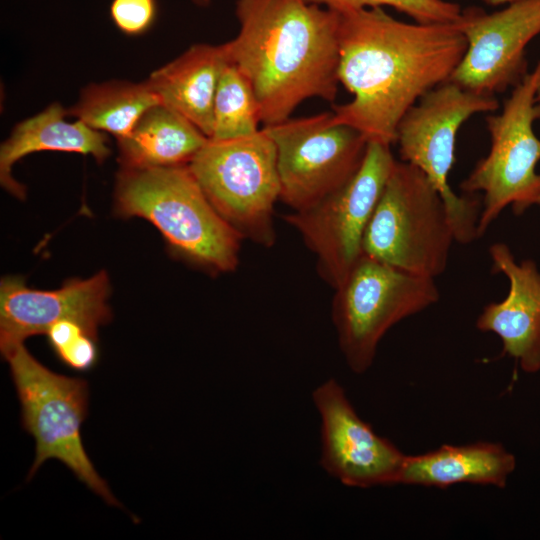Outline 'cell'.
Masks as SVG:
<instances>
[{"instance_id": "10", "label": "cell", "mask_w": 540, "mask_h": 540, "mask_svg": "<svg viewBox=\"0 0 540 540\" xmlns=\"http://www.w3.org/2000/svg\"><path fill=\"white\" fill-rule=\"evenodd\" d=\"M390 145L369 142L364 160L342 187L284 220L314 253L321 278L336 289L362 256V242L377 201L396 163Z\"/></svg>"}, {"instance_id": "27", "label": "cell", "mask_w": 540, "mask_h": 540, "mask_svg": "<svg viewBox=\"0 0 540 540\" xmlns=\"http://www.w3.org/2000/svg\"><path fill=\"white\" fill-rule=\"evenodd\" d=\"M536 100L538 103H540V80H539L537 91H536Z\"/></svg>"}, {"instance_id": "9", "label": "cell", "mask_w": 540, "mask_h": 540, "mask_svg": "<svg viewBox=\"0 0 540 540\" xmlns=\"http://www.w3.org/2000/svg\"><path fill=\"white\" fill-rule=\"evenodd\" d=\"M332 321L340 350L358 374L372 365L386 332L440 298L434 278L415 275L364 254L336 288Z\"/></svg>"}, {"instance_id": "5", "label": "cell", "mask_w": 540, "mask_h": 540, "mask_svg": "<svg viewBox=\"0 0 540 540\" xmlns=\"http://www.w3.org/2000/svg\"><path fill=\"white\" fill-rule=\"evenodd\" d=\"M188 166L212 206L244 240L266 248L275 244L274 206L281 186L276 147L265 127L233 139L208 138Z\"/></svg>"}, {"instance_id": "14", "label": "cell", "mask_w": 540, "mask_h": 540, "mask_svg": "<svg viewBox=\"0 0 540 540\" xmlns=\"http://www.w3.org/2000/svg\"><path fill=\"white\" fill-rule=\"evenodd\" d=\"M108 274L67 280L55 290L33 289L18 276L0 282V350L6 356L33 335L46 334L58 321L73 320L97 337L112 318Z\"/></svg>"}, {"instance_id": "1", "label": "cell", "mask_w": 540, "mask_h": 540, "mask_svg": "<svg viewBox=\"0 0 540 540\" xmlns=\"http://www.w3.org/2000/svg\"><path fill=\"white\" fill-rule=\"evenodd\" d=\"M338 13V79L353 98L334 107V119L391 146L403 115L449 80L467 40L458 22L406 23L382 7Z\"/></svg>"}, {"instance_id": "17", "label": "cell", "mask_w": 540, "mask_h": 540, "mask_svg": "<svg viewBox=\"0 0 540 540\" xmlns=\"http://www.w3.org/2000/svg\"><path fill=\"white\" fill-rule=\"evenodd\" d=\"M228 62L225 44H194L155 70L147 81L161 104L179 112L210 138L215 94Z\"/></svg>"}, {"instance_id": "22", "label": "cell", "mask_w": 540, "mask_h": 540, "mask_svg": "<svg viewBox=\"0 0 540 540\" xmlns=\"http://www.w3.org/2000/svg\"><path fill=\"white\" fill-rule=\"evenodd\" d=\"M310 3L345 12L363 8L392 7L421 24L452 23L459 17V4L446 0H307Z\"/></svg>"}, {"instance_id": "11", "label": "cell", "mask_w": 540, "mask_h": 540, "mask_svg": "<svg viewBox=\"0 0 540 540\" xmlns=\"http://www.w3.org/2000/svg\"><path fill=\"white\" fill-rule=\"evenodd\" d=\"M263 127L276 147L280 200L292 211L317 204L348 182L369 143L357 129L337 122L332 112Z\"/></svg>"}, {"instance_id": "12", "label": "cell", "mask_w": 540, "mask_h": 540, "mask_svg": "<svg viewBox=\"0 0 540 540\" xmlns=\"http://www.w3.org/2000/svg\"><path fill=\"white\" fill-rule=\"evenodd\" d=\"M458 27L467 49L449 81L495 96L527 74L525 49L540 34V0H519L493 13L470 7L462 11Z\"/></svg>"}, {"instance_id": "23", "label": "cell", "mask_w": 540, "mask_h": 540, "mask_svg": "<svg viewBox=\"0 0 540 540\" xmlns=\"http://www.w3.org/2000/svg\"><path fill=\"white\" fill-rule=\"evenodd\" d=\"M58 358L73 370H90L98 360L97 337L73 320H61L46 333Z\"/></svg>"}, {"instance_id": "13", "label": "cell", "mask_w": 540, "mask_h": 540, "mask_svg": "<svg viewBox=\"0 0 540 540\" xmlns=\"http://www.w3.org/2000/svg\"><path fill=\"white\" fill-rule=\"evenodd\" d=\"M312 397L321 418L323 469L349 487L398 484L406 455L357 414L343 387L329 379Z\"/></svg>"}, {"instance_id": "7", "label": "cell", "mask_w": 540, "mask_h": 540, "mask_svg": "<svg viewBox=\"0 0 540 540\" xmlns=\"http://www.w3.org/2000/svg\"><path fill=\"white\" fill-rule=\"evenodd\" d=\"M539 80L540 62L513 88L501 113L486 118L490 150L460 184L464 193H482L479 237L506 207L521 215L540 205V139L533 131L540 119Z\"/></svg>"}, {"instance_id": "25", "label": "cell", "mask_w": 540, "mask_h": 540, "mask_svg": "<svg viewBox=\"0 0 540 540\" xmlns=\"http://www.w3.org/2000/svg\"><path fill=\"white\" fill-rule=\"evenodd\" d=\"M481 1L490 6H498L502 4H510L519 0H481Z\"/></svg>"}, {"instance_id": "20", "label": "cell", "mask_w": 540, "mask_h": 540, "mask_svg": "<svg viewBox=\"0 0 540 540\" xmlns=\"http://www.w3.org/2000/svg\"><path fill=\"white\" fill-rule=\"evenodd\" d=\"M159 103L158 95L147 80L141 83L109 81L85 87L77 103L67 110L89 127L119 140L132 131L148 109Z\"/></svg>"}, {"instance_id": "16", "label": "cell", "mask_w": 540, "mask_h": 540, "mask_svg": "<svg viewBox=\"0 0 540 540\" xmlns=\"http://www.w3.org/2000/svg\"><path fill=\"white\" fill-rule=\"evenodd\" d=\"M68 110L59 103L18 123L0 147V182L13 196L25 198V187L12 176V167L24 156L39 151L72 152L92 155L102 163L111 150L106 133L84 122H68Z\"/></svg>"}, {"instance_id": "8", "label": "cell", "mask_w": 540, "mask_h": 540, "mask_svg": "<svg viewBox=\"0 0 540 540\" xmlns=\"http://www.w3.org/2000/svg\"><path fill=\"white\" fill-rule=\"evenodd\" d=\"M498 107L495 96L471 92L448 80L424 94L403 115L396 129L401 160L420 169L441 194L455 240L461 244L479 238L481 202L475 194L457 195L449 185L457 134L473 115L493 112Z\"/></svg>"}, {"instance_id": "24", "label": "cell", "mask_w": 540, "mask_h": 540, "mask_svg": "<svg viewBox=\"0 0 540 540\" xmlns=\"http://www.w3.org/2000/svg\"><path fill=\"white\" fill-rule=\"evenodd\" d=\"M157 16V0H113L110 17L124 34L138 36L150 29Z\"/></svg>"}, {"instance_id": "19", "label": "cell", "mask_w": 540, "mask_h": 540, "mask_svg": "<svg viewBox=\"0 0 540 540\" xmlns=\"http://www.w3.org/2000/svg\"><path fill=\"white\" fill-rule=\"evenodd\" d=\"M208 137L174 109L156 104L132 131L117 140L121 168L144 169L187 165Z\"/></svg>"}, {"instance_id": "6", "label": "cell", "mask_w": 540, "mask_h": 540, "mask_svg": "<svg viewBox=\"0 0 540 540\" xmlns=\"http://www.w3.org/2000/svg\"><path fill=\"white\" fill-rule=\"evenodd\" d=\"M4 358L21 404L23 428L36 442L28 478L48 459H57L108 504L120 506L82 443L80 428L88 412L87 382L52 372L29 353L24 343Z\"/></svg>"}, {"instance_id": "4", "label": "cell", "mask_w": 540, "mask_h": 540, "mask_svg": "<svg viewBox=\"0 0 540 540\" xmlns=\"http://www.w3.org/2000/svg\"><path fill=\"white\" fill-rule=\"evenodd\" d=\"M454 242L441 194L420 169L396 161L365 230L363 254L435 279L445 271Z\"/></svg>"}, {"instance_id": "2", "label": "cell", "mask_w": 540, "mask_h": 540, "mask_svg": "<svg viewBox=\"0 0 540 540\" xmlns=\"http://www.w3.org/2000/svg\"><path fill=\"white\" fill-rule=\"evenodd\" d=\"M238 34L224 43L249 80L263 126L291 117L309 98L338 91L339 13L307 0H236Z\"/></svg>"}, {"instance_id": "3", "label": "cell", "mask_w": 540, "mask_h": 540, "mask_svg": "<svg viewBox=\"0 0 540 540\" xmlns=\"http://www.w3.org/2000/svg\"><path fill=\"white\" fill-rule=\"evenodd\" d=\"M114 200L116 214L151 222L185 261L211 274L237 269L244 239L212 206L188 164L121 168Z\"/></svg>"}, {"instance_id": "15", "label": "cell", "mask_w": 540, "mask_h": 540, "mask_svg": "<svg viewBox=\"0 0 540 540\" xmlns=\"http://www.w3.org/2000/svg\"><path fill=\"white\" fill-rule=\"evenodd\" d=\"M493 273L509 281L505 299L488 303L476 321L483 332L495 333L502 353L517 360L525 372L540 370V272L532 260L517 263L505 243L489 248Z\"/></svg>"}, {"instance_id": "26", "label": "cell", "mask_w": 540, "mask_h": 540, "mask_svg": "<svg viewBox=\"0 0 540 540\" xmlns=\"http://www.w3.org/2000/svg\"><path fill=\"white\" fill-rule=\"evenodd\" d=\"M193 3L200 7L208 6L212 0H192Z\"/></svg>"}, {"instance_id": "18", "label": "cell", "mask_w": 540, "mask_h": 540, "mask_svg": "<svg viewBox=\"0 0 540 540\" xmlns=\"http://www.w3.org/2000/svg\"><path fill=\"white\" fill-rule=\"evenodd\" d=\"M516 460L501 444L476 442L443 445L420 455H406L398 484L447 488L469 483L504 488Z\"/></svg>"}, {"instance_id": "21", "label": "cell", "mask_w": 540, "mask_h": 540, "mask_svg": "<svg viewBox=\"0 0 540 540\" xmlns=\"http://www.w3.org/2000/svg\"><path fill=\"white\" fill-rule=\"evenodd\" d=\"M260 123V106L249 80L228 62L215 94L210 138L225 140L248 136L259 130Z\"/></svg>"}]
</instances>
